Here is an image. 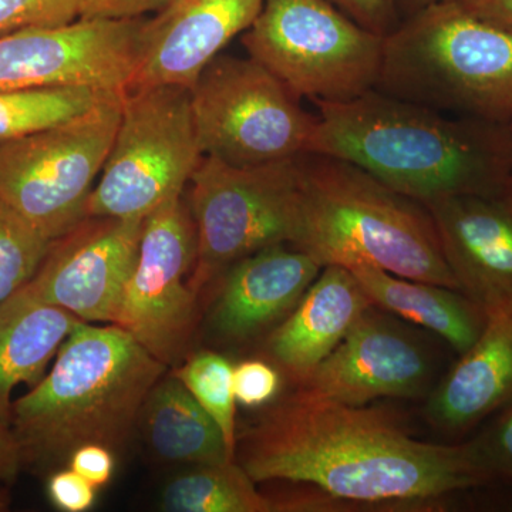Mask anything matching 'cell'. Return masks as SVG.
<instances>
[{"label": "cell", "mask_w": 512, "mask_h": 512, "mask_svg": "<svg viewBox=\"0 0 512 512\" xmlns=\"http://www.w3.org/2000/svg\"><path fill=\"white\" fill-rule=\"evenodd\" d=\"M235 460L255 483L311 485L355 504L423 503L495 478L477 439L426 443L369 404L296 390L237 433Z\"/></svg>", "instance_id": "cell-1"}, {"label": "cell", "mask_w": 512, "mask_h": 512, "mask_svg": "<svg viewBox=\"0 0 512 512\" xmlns=\"http://www.w3.org/2000/svg\"><path fill=\"white\" fill-rule=\"evenodd\" d=\"M312 154L362 168L404 197L431 204L490 190L512 174V127L454 116L373 89L318 104Z\"/></svg>", "instance_id": "cell-2"}, {"label": "cell", "mask_w": 512, "mask_h": 512, "mask_svg": "<svg viewBox=\"0 0 512 512\" xmlns=\"http://www.w3.org/2000/svg\"><path fill=\"white\" fill-rule=\"evenodd\" d=\"M167 370L120 326L77 323L49 375L12 404L23 468L53 473L84 444L123 451Z\"/></svg>", "instance_id": "cell-3"}, {"label": "cell", "mask_w": 512, "mask_h": 512, "mask_svg": "<svg viewBox=\"0 0 512 512\" xmlns=\"http://www.w3.org/2000/svg\"><path fill=\"white\" fill-rule=\"evenodd\" d=\"M291 245L322 266L367 264L460 291L427 208L339 158L301 157Z\"/></svg>", "instance_id": "cell-4"}, {"label": "cell", "mask_w": 512, "mask_h": 512, "mask_svg": "<svg viewBox=\"0 0 512 512\" xmlns=\"http://www.w3.org/2000/svg\"><path fill=\"white\" fill-rule=\"evenodd\" d=\"M380 92L430 109L512 126V30L444 0L384 37Z\"/></svg>", "instance_id": "cell-5"}, {"label": "cell", "mask_w": 512, "mask_h": 512, "mask_svg": "<svg viewBox=\"0 0 512 512\" xmlns=\"http://www.w3.org/2000/svg\"><path fill=\"white\" fill-rule=\"evenodd\" d=\"M242 45L293 96L316 106L356 99L382 74L384 36L329 0H265Z\"/></svg>", "instance_id": "cell-6"}, {"label": "cell", "mask_w": 512, "mask_h": 512, "mask_svg": "<svg viewBox=\"0 0 512 512\" xmlns=\"http://www.w3.org/2000/svg\"><path fill=\"white\" fill-rule=\"evenodd\" d=\"M201 158L190 89L126 90L119 128L84 218L146 220L165 202L183 197Z\"/></svg>", "instance_id": "cell-7"}, {"label": "cell", "mask_w": 512, "mask_h": 512, "mask_svg": "<svg viewBox=\"0 0 512 512\" xmlns=\"http://www.w3.org/2000/svg\"><path fill=\"white\" fill-rule=\"evenodd\" d=\"M299 183L301 157L237 167L202 156L190 180L188 201L197 232L191 286L198 295L239 259L292 244Z\"/></svg>", "instance_id": "cell-8"}, {"label": "cell", "mask_w": 512, "mask_h": 512, "mask_svg": "<svg viewBox=\"0 0 512 512\" xmlns=\"http://www.w3.org/2000/svg\"><path fill=\"white\" fill-rule=\"evenodd\" d=\"M190 90L202 156L252 167L313 153L318 116L251 57L221 53Z\"/></svg>", "instance_id": "cell-9"}, {"label": "cell", "mask_w": 512, "mask_h": 512, "mask_svg": "<svg viewBox=\"0 0 512 512\" xmlns=\"http://www.w3.org/2000/svg\"><path fill=\"white\" fill-rule=\"evenodd\" d=\"M121 99L63 126L0 143V200L50 241L83 220L119 128Z\"/></svg>", "instance_id": "cell-10"}, {"label": "cell", "mask_w": 512, "mask_h": 512, "mask_svg": "<svg viewBox=\"0 0 512 512\" xmlns=\"http://www.w3.org/2000/svg\"><path fill=\"white\" fill-rule=\"evenodd\" d=\"M197 232L183 197L165 202L144 220L136 264L113 325L147 352L175 367L190 355L200 320V295L191 286Z\"/></svg>", "instance_id": "cell-11"}, {"label": "cell", "mask_w": 512, "mask_h": 512, "mask_svg": "<svg viewBox=\"0 0 512 512\" xmlns=\"http://www.w3.org/2000/svg\"><path fill=\"white\" fill-rule=\"evenodd\" d=\"M144 18L77 19L0 36V92L90 86L124 93L133 77Z\"/></svg>", "instance_id": "cell-12"}, {"label": "cell", "mask_w": 512, "mask_h": 512, "mask_svg": "<svg viewBox=\"0 0 512 512\" xmlns=\"http://www.w3.org/2000/svg\"><path fill=\"white\" fill-rule=\"evenodd\" d=\"M144 220L86 217L53 239L26 284L40 301L89 323H111L136 264Z\"/></svg>", "instance_id": "cell-13"}, {"label": "cell", "mask_w": 512, "mask_h": 512, "mask_svg": "<svg viewBox=\"0 0 512 512\" xmlns=\"http://www.w3.org/2000/svg\"><path fill=\"white\" fill-rule=\"evenodd\" d=\"M430 376V359L399 326L366 311L346 338L311 372L293 380L296 392L349 406L417 396Z\"/></svg>", "instance_id": "cell-14"}, {"label": "cell", "mask_w": 512, "mask_h": 512, "mask_svg": "<svg viewBox=\"0 0 512 512\" xmlns=\"http://www.w3.org/2000/svg\"><path fill=\"white\" fill-rule=\"evenodd\" d=\"M426 208L460 291L485 312L512 305V174L490 190Z\"/></svg>", "instance_id": "cell-15"}, {"label": "cell", "mask_w": 512, "mask_h": 512, "mask_svg": "<svg viewBox=\"0 0 512 512\" xmlns=\"http://www.w3.org/2000/svg\"><path fill=\"white\" fill-rule=\"evenodd\" d=\"M265 0H175L144 19L136 69L127 90L191 89L232 39L247 32Z\"/></svg>", "instance_id": "cell-16"}, {"label": "cell", "mask_w": 512, "mask_h": 512, "mask_svg": "<svg viewBox=\"0 0 512 512\" xmlns=\"http://www.w3.org/2000/svg\"><path fill=\"white\" fill-rule=\"evenodd\" d=\"M323 266L289 244L259 249L229 266L218 279L211 328L227 342L254 338L301 301Z\"/></svg>", "instance_id": "cell-17"}, {"label": "cell", "mask_w": 512, "mask_h": 512, "mask_svg": "<svg viewBox=\"0 0 512 512\" xmlns=\"http://www.w3.org/2000/svg\"><path fill=\"white\" fill-rule=\"evenodd\" d=\"M372 306L350 269L323 266L291 315L266 340V355L293 382L338 348Z\"/></svg>", "instance_id": "cell-18"}, {"label": "cell", "mask_w": 512, "mask_h": 512, "mask_svg": "<svg viewBox=\"0 0 512 512\" xmlns=\"http://www.w3.org/2000/svg\"><path fill=\"white\" fill-rule=\"evenodd\" d=\"M512 402V305L487 312L474 345L461 355L427 403V417L448 433L470 430Z\"/></svg>", "instance_id": "cell-19"}, {"label": "cell", "mask_w": 512, "mask_h": 512, "mask_svg": "<svg viewBox=\"0 0 512 512\" xmlns=\"http://www.w3.org/2000/svg\"><path fill=\"white\" fill-rule=\"evenodd\" d=\"M82 319L22 286L0 302V426L10 427L12 393L45 377L52 357Z\"/></svg>", "instance_id": "cell-20"}, {"label": "cell", "mask_w": 512, "mask_h": 512, "mask_svg": "<svg viewBox=\"0 0 512 512\" xmlns=\"http://www.w3.org/2000/svg\"><path fill=\"white\" fill-rule=\"evenodd\" d=\"M346 268L355 275L373 306L436 333L460 356L483 332L487 312L466 293L402 278L372 265Z\"/></svg>", "instance_id": "cell-21"}, {"label": "cell", "mask_w": 512, "mask_h": 512, "mask_svg": "<svg viewBox=\"0 0 512 512\" xmlns=\"http://www.w3.org/2000/svg\"><path fill=\"white\" fill-rule=\"evenodd\" d=\"M137 427L153 456L165 464L190 467L235 460L220 426L173 372L165 373L148 393Z\"/></svg>", "instance_id": "cell-22"}, {"label": "cell", "mask_w": 512, "mask_h": 512, "mask_svg": "<svg viewBox=\"0 0 512 512\" xmlns=\"http://www.w3.org/2000/svg\"><path fill=\"white\" fill-rule=\"evenodd\" d=\"M255 484L237 460L184 467L163 485L158 505L168 512L278 511Z\"/></svg>", "instance_id": "cell-23"}, {"label": "cell", "mask_w": 512, "mask_h": 512, "mask_svg": "<svg viewBox=\"0 0 512 512\" xmlns=\"http://www.w3.org/2000/svg\"><path fill=\"white\" fill-rule=\"evenodd\" d=\"M123 93L90 86H45L0 92V143L79 119Z\"/></svg>", "instance_id": "cell-24"}, {"label": "cell", "mask_w": 512, "mask_h": 512, "mask_svg": "<svg viewBox=\"0 0 512 512\" xmlns=\"http://www.w3.org/2000/svg\"><path fill=\"white\" fill-rule=\"evenodd\" d=\"M174 373L188 392L220 426L229 454L235 458L237 446V399L234 393V366L227 357L212 350L190 353Z\"/></svg>", "instance_id": "cell-25"}, {"label": "cell", "mask_w": 512, "mask_h": 512, "mask_svg": "<svg viewBox=\"0 0 512 512\" xmlns=\"http://www.w3.org/2000/svg\"><path fill=\"white\" fill-rule=\"evenodd\" d=\"M50 242L18 211L0 200V302L35 276Z\"/></svg>", "instance_id": "cell-26"}, {"label": "cell", "mask_w": 512, "mask_h": 512, "mask_svg": "<svg viewBox=\"0 0 512 512\" xmlns=\"http://www.w3.org/2000/svg\"><path fill=\"white\" fill-rule=\"evenodd\" d=\"M82 5L83 0H0V36L69 25L80 18Z\"/></svg>", "instance_id": "cell-27"}, {"label": "cell", "mask_w": 512, "mask_h": 512, "mask_svg": "<svg viewBox=\"0 0 512 512\" xmlns=\"http://www.w3.org/2000/svg\"><path fill=\"white\" fill-rule=\"evenodd\" d=\"M234 393L244 407H261L271 402L281 386V375L265 360L251 359L234 366Z\"/></svg>", "instance_id": "cell-28"}, {"label": "cell", "mask_w": 512, "mask_h": 512, "mask_svg": "<svg viewBox=\"0 0 512 512\" xmlns=\"http://www.w3.org/2000/svg\"><path fill=\"white\" fill-rule=\"evenodd\" d=\"M47 494L57 510L84 512L93 507L96 487L69 467L53 471L47 481Z\"/></svg>", "instance_id": "cell-29"}, {"label": "cell", "mask_w": 512, "mask_h": 512, "mask_svg": "<svg viewBox=\"0 0 512 512\" xmlns=\"http://www.w3.org/2000/svg\"><path fill=\"white\" fill-rule=\"evenodd\" d=\"M350 19L377 35L386 37L399 25L402 16L397 0H329Z\"/></svg>", "instance_id": "cell-30"}, {"label": "cell", "mask_w": 512, "mask_h": 512, "mask_svg": "<svg viewBox=\"0 0 512 512\" xmlns=\"http://www.w3.org/2000/svg\"><path fill=\"white\" fill-rule=\"evenodd\" d=\"M477 440L493 476L512 480V402L504 407L494 426Z\"/></svg>", "instance_id": "cell-31"}, {"label": "cell", "mask_w": 512, "mask_h": 512, "mask_svg": "<svg viewBox=\"0 0 512 512\" xmlns=\"http://www.w3.org/2000/svg\"><path fill=\"white\" fill-rule=\"evenodd\" d=\"M175 0H83L79 19H137L160 12Z\"/></svg>", "instance_id": "cell-32"}, {"label": "cell", "mask_w": 512, "mask_h": 512, "mask_svg": "<svg viewBox=\"0 0 512 512\" xmlns=\"http://www.w3.org/2000/svg\"><path fill=\"white\" fill-rule=\"evenodd\" d=\"M67 467L89 481L93 487H103L114 473V453L101 444H84L76 448Z\"/></svg>", "instance_id": "cell-33"}, {"label": "cell", "mask_w": 512, "mask_h": 512, "mask_svg": "<svg viewBox=\"0 0 512 512\" xmlns=\"http://www.w3.org/2000/svg\"><path fill=\"white\" fill-rule=\"evenodd\" d=\"M23 470L22 454L10 427L0 426V487L12 485Z\"/></svg>", "instance_id": "cell-34"}, {"label": "cell", "mask_w": 512, "mask_h": 512, "mask_svg": "<svg viewBox=\"0 0 512 512\" xmlns=\"http://www.w3.org/2000/svg\"><path fill=\"white\" fill-rule=\"evenodd\" d=\"M467 12L500 28L512 30V0H457Z\"/></svg>", "instance_id": "cell-35"}, {"label": "cell", "mask_w": 512, "mask_h": 512, "mask_svg": "<svg viewBox=\"0 0 512 512\" xmlns=\"http://www.w3.org/2000/svg\"><path fill=\"white\" fill-rule=\"evenodd\" d=\"M437 2H444V0H397V9L403 19Z\"/></svg>", "instance_id": "cell-36"}, {"label": "cell", "mask_w": 512, "mask_h": 512, "mask_svg": "<svg viewBox=\"0 0 512 512\" xmlns=\"http://www.w3.org/2000/svg\"><path fill=\"white\" fill-rule=\"evenodd\" d=\"M10 505V497L6 487H0V512L8 511Z\"/></svg>", "instance_id": "cell-37"}, {"label": "cell", "mask_w": 512, "mask_h": 512, "mask_svg": "<svg viewBox=\"0 0 512 512\" xmlns=\"http://www.w3.org/2000/svg\"><path fill=\"white\" fill-rule=\"evenodd\" d=\"M512 127V126H511Z\"/></svg>", "instance_id": "cell-38"}]
</instances>
